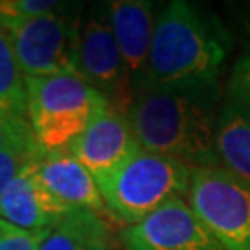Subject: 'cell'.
I'll return each mask as SVG.
<instances>
[{
  "mask_svg": "<svg viewBox=\"0 0 250 250\" xmlns=\"http://www.w3.org/2000/svg\"><path fill=\"white\" fill-rule=\"evenodd\" d=\"M228 99L250 104V56L235 63L228 83Z\"/></svg>",
  "mask_w": 250,
  "mask_h": 250,
  "instance_id": "cell-19",
  "label": "cell"
},
{
  "mask_svg": "<svg viewBox=\"0 0 250 250\" xmlns=\"http://www.w3.org/2000/svg\"><path fill=\"white\" fill-rule=\"evenodd\" d=\"M217 165L250 186V104L228 99L215 132Z\"/></svg>",
  "mask_w": 250,
  "mask_h": 250,
  "instance_id": "cell-13",
  "label": "cell"
},
{
  "mask_svg": "<svg viewBox=\"0 0 250 250\" xmlns=\"http://www.w3.org/2000/svg\"><path fill=\"white\" fill-rule=\"evenodd\" d=\"M39 250H109V228L100 215L72 209L50 230Z\"/></svg>",
  "mask_w": 250,
  "mask_h": 250,
  "instance_id": "cell-14",
  "label": "cell"
},
{
  "mask_svg": "<svg viewBox=\"0 0 250 250\" xmlns=\"http://www.w3.org/2000/svg\"><path fill=\"white\" fill-rule=\"evenodd\" d=\"M189 206L223 250H250V186L221 167L191 172Z\"/></svg>",
  "mask_w": 250,
  "mask_h": 250,
  "instance_id": "cell-6",
  "label": "cell"
},
{
  "mask_svg": "<svg viewBox=\"0 0 250 250\" xmlns=\"http://www.w3.org/2000/svg\"><path fill=\"white\" fill-rule=\"evenodd\" d=\"M76 160L95 176H106L141 150L128 115L107 109L83 134L67 146Z\"/></svg>",
  "mask_w": 250,
  "mask_h": 250,
  "instance_id": "cell-9",
  "label": "cell"
},
{
  "mask_svg": "<svg viewBox=\"0 0 250 250\" xmlns=\"http://www.w3.org/2000/svg\"><path fill=\"white\" fill-rule=\"evenodd\" d=\"M62 6L54 0H0V26L6 28L22 21L43 17Z\"/></svg>",
  "mask_w": 250,
  "mask_h": 250,
  "instance_id": "cell-17",
  "label": "cell"
},
{
  "mask_svg": "<svg viewBox=\"0 0 250 250\" xmlns=\"http://www.w3.org/2000/svg\"><path fill=\"white\" fill-rule=\"evenodd\" d=\"M50 232H26L15 230L0 237V250H39Z\"/></svg>",
  "mask_w": 250,
  "mask_h": 250,
  "instance_id": "cell-20",
  "label": "cell"
},
{
  "mask_svg": "<svg viewBox=\"0 0 250 250\" xmlns=\"http://www.w3.org/2000/svg\"><path fill=\"white\" fill-rule=\"evenodd\" d=\"M43 158V156H41ZM32 163L0 195V219L26 232H50L72 211L45 188Z\"/></svg>",
  "mask_w": 250,
  "mask_h": 250,
  "instance_id": "cell-10",
  "label": "cell"
},
{
  "mask_svg": "<svg viewBox=\"0 0 250 250\" xmlns=\"http://www.w3.org/2000/svg\"><path fill=\"white\" fill-rule=\"evenodd\" d=\"M76 74L99 91L111 109L128 111L134 100V89L111 30L107 4H95L82 22Z\"/></svg>",
  "mask_w": 250,
  "mask_h": 250,
  "instance_id": "cell-7",
  "label": "cell"
},
{
  "mask_svg": "<svg viewBox=\"0 0 250 250\" xmlns=\"http://www.w3.org/2000/svg\"><path fill=\"white\" fill-rule=\"evenodd\" d=\"M43 154L45 150L39 145L13 146V148L0 152V195L26 167L41 160Z\"/></svg>",
  "mask_w": 250,
  "mask_h": 250,
  "instance_id": "cell-16",
  "label": "cell"
},
{
  "mask_svg": "<svg viewBox=\"0 0 250 250\" xmlns=\"http://www.w3.org/2000/svg\"><path fill=\"white\" fill-rule=\"evenodd\" d=\"M17 228L15 226H11L9 223H6L4 219H0V237H4V235H8V233L15 232Z\"/></svg>",
  "mask_w": 250,
  "mask_h": 250,
  "instance_id": "cell-21",
  "label": "cell"
},
{
  "mask_svg": "<svg viewBox=\"0 0 250 250\" xmlns=\"http://www.w3.org/2000/svg\"><path fill=\"white\" fill-rule=\"evenodd\" d=\"M228 46L230 37L209 11L193 2L172 0L158 13L150 58L137 93L219 83Z\"/></svg>",
  "mask_w": 250,
  "mask_h": 250,
  "instance_id": "cell-2",
  "label": "cell"
},
{
  "mask_svg": "<svg viewBox=\"0 0 250 250\" xmlns=\"http://www.w3.org/2000/svg\"><path fill=\"white\" fill-rule=\"evenodd\" d=\"M111 30L128 69L134 95L145 80L156 30L154 4L146 0H113L106 2Z\"/></svg>",
  "mask_w": 250,
  "mask_h": 250,
  "instance_id": "cell-11",
  "label": "cell"
},
{
  "mask_svg": "<svg viewBox=\"0 0 250 250\" xmlns=\"http://www.w3.org/2000/svg\"><path fill=\"white\" fill-rule=\"evenodd\" d=\"M24 145H37L28 119L0 111V152Z\"/></svg>",
  "mask_w": 250,
  "mask_h": 250,
  "instance_id": "cell-18",
  "label": "cell"
},
{
  "mask_svg": "<svg viewBox=\"0 0 250 250\" xmlns=\"http://www.w3.org/2000/svg\"><path fill=\"white\" fill-rule=\"evenodd\" d=\"M26 76L21 71L8 32L0 26V111L28 119Z\"/></svg>",
  "mask_w": 250,
  "mask_h": 250,
  "instance_id": "cell-15",
  "label": "cell"
},
{
  "mask_svg": "<svg viewBox=\"0 0 250 250\" xmlns=\"http://www.w3.org/2000/svg\"><path fill=\"white\" fill-rule=\"evenodd\" d=\"M26 100L28 123L45 152L67 148L109 109V102L78 74L26 76Z\"/></svg>",
  "mask_w": 250,
  "mask_h": 250,
  "instance_id": "cell-3",
  "label": "cell"
},
{
  "mask_svg": "<svg viewBox=\"0 0 250 250\" xmlns=\"http://www.w3.org/2000/svg\"><path fill=\"white\" fill-rule=\"evenodd\" d=\"M193 169L178 160L141 150L119 169L97 178L109 215L132 226L176 198H186Z\"/></svg>",
  "mask_w": 250,
  "mask_h": 250,
  "instance_id": "cell-4",
  "label": "cell"
},
{
  "mask_svg": "<svg viewBox=\"0 0 250 250\" xmlns=\"http://www.w3.org/2000/svg\"><path fill=\"white\" fill-rule=\"evenodd\" d=\"M121 237L126 250H223L184 198L126 226Z\"/></svg>",
  "mask_w": 250,
  "mask_h": 250,
  "instance_id": "cell-8",
  "label": "cell"
},
{
  "mask_svg": "<svg viewBox=\"0 0 250 250\" xmlns=\"http://www.w3.org/2000/svg\"><path fill=\"white\" fill-rule=\"evenodd\" d=\"M78 6L62 2L52 13L4 28L24 76L76 74L82 30Z\"/></svg>",
  "mask_w": 250,
  "mask_h": 250,
  "instance_id": "cell-5",
  "label": "cell"
},
{
  "mask_svg": "<svg viewBox=\"0 0 250 250\" xmlns=\"http://www.w3.org/2000/svg\"><path fill=\"white\" fill-rule=\"evenodd\" d=\"M37 174L54 197L71 209H85L100 217L109 215L95 176L67 148L45 152Z\"/></svg>",
  "mask_w": 250,
  "mask_h": 250,
  "instance_id": "cell-12",
  "label": "cell"
},
{
  "mask_svg": "<svg viewBox=\"0 0 250 250\" xmlns=\"http://www.w3.org/2000/svg\"><path fill=\"white\" fill-rule=\"evenodd\" d=\"M219 83L137 93L126 115L141 148L167 156L191 169L219 167L215 132Z\"/></svg>",
  "mask_w": 250,
  "mask_h": 250,
  "instance_id": "cell-1",
  "label": "cell"
}]
</instances>
